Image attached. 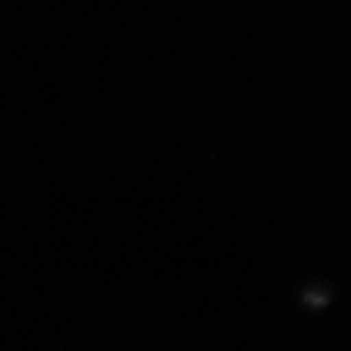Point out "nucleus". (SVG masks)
Masks as SVG:
<instances>
[]
</instances>
